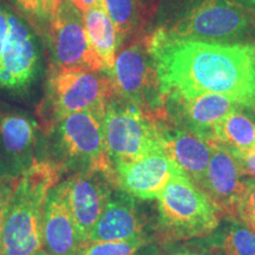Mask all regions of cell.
Here are the masks:
<instances>
[{"label": "cell", "instance_id": "obj_10", "mask_svg": "<svg viewBox=\"0 0 255 255\" xmlns=\"http://www.w3.org/2000/svg\"><path fill=\"white\" fill-rule=\"evenodd\" d=\"M41 68V46L36 30L8 9V33L0 57V87L21 91L30 87Z\"/></svg>", "mask_w": 255, "mask_h": 255}, {"label": "cell", "instance_id": "obj_18", "mask_svg": "<svg viewBox=\"0 0 255 255\" xmlns=\"http://www.w3.org/2000/svg\"><path fill=\"white\" fill-rule=\"evenodd\" d=\"M83 246L62 184L50 190L43 223V251L50 255H76Z\"/></svg>", "mask_w": 255, "mask_h": 255}, {"label": "cell", "instance_id": "obj_4", "mask_svg": "<svg viewBox=\"0 0 255 255\" xmlns=\"http://www.w3.org/2000/svg\"><path fill=\"white\" fill-rule=\"evenodd\" d=\"M158 234L165 242L205 238L219 227V210L202 190L178 171L157 199Z\"/></svg>", "mask_w": 255, "mask_h": 255}, {"label": "cell", "instance_id": "obj_19", "mask_svg": "<svg viewBox=\"0 0 255 255\" xmlns=\"http://www.w3.org/2000/svg\"><path fill=\"white\" fill-rule=\"evenodd\" d=\"M188 244L207 255H255V232L237 220L225 219L209 235Z\"/></svg>", "mask_w": 255, "mask_h": 255}, {"label": "cell", "instance_id": "obj_35", "mask_svg": "<svg viewBox=\"0 0 255 255\" xmlns=\"http://www.w3.org/2000/svg\"><path fill=\"white\" fill-rule=\"evenodd\" d=\"M2 178H4V177H2V176H0V181H1V180H2Z\"/></svg>", "mask_w": 255, "mask_h": 255}, {"label": "cell", "instance_id": "obj_23", "mask_svg": "<svg viewBox=\"0 0 255 255\" xmlns=\"http://www.w3.org/2000/svg\"><path fill=\"white\" fill-rule=\"evenodd\" d=\"M146 245L149 240L145 235L126 240L87 242L76 255H131Z\"/></svg>", "mask_w": 255, "mask_h": 255}, {"label": "cell", "instance_id": "obj_21", "mask_svg": "<svg viewBox=\"0 0 255 255\" xmlns=\"http://www.w3.org/2000/svg\"><path fill=\"white\" fill-rule=\"evenodd\" d=\"M212 143L234 150H253L255 146V113L240 108L226 116L213 130Z\"/></svg>", "mask_w": 255, "mask_h": 255}, {"label": "cell", "instance_id": "obj_9", "mask_svg": "<svg viewBox=\"0 0 255 255\" xmlns=\"http://www.w3.org/2000/svg\"><path fill=\"white\" fill-rule=\"evenodd\" d=\"M46 36L51 65L64 70L103 71L89 43L83 13L71 0L56 2Z\"/></svg>", "mask_w": 255, "mask_h": 255}, {"label": "cell", "instance_id": "obj_15", "mask_svg": "<svg viewBox=\"0 0 255 255\" xmlns=\"http://www.w3.org/2000/svg\"><path fill=\"white\" fill-rule=\"evenodd\" d=\"M119 189L138 200H155L180 171L162 150L128 163L115 165Z\"/></svg>", "mask_w": 255, "mask_h": 255}, {"label": "cell", "instance_id": "obj_1", "mask_svg": "<svg viewBox=\"0 0 255 255\" xmlns=\"http://www.w3.org/2000/svg\"><path fill=\"white\" fill-rule=\"evenodd\" d=\"M146 43L163 98L212 92L255 113V40L173 39L157 28Z\"/></svg>", "mask_w": 255, "mask_h": 255}, {"label": "cell", "instance_id": "obj_6", "mask_svg": "<svg viewBox=\"0 0 255 255\" xmlns=\"http://www.w3.org/2000/svg\"><path fill=\"white\" fill-rule=\"evenodd\" d=\"M163 123L114 95L108 102L103 119L105 149L114 167L162 150Z\"/></svg>", "mask_w": 255, "mask_h": 255}, {"label": "cell", "instance_id": "obj_2", "mask_svg": "<svg viewBox=\"0 0 255 255\" xmlns=\"http://www.w3.org/2000/svg\"><path fill=\"white\" fill-rule=\"evenodd\" d=\"M62 165L36 161L15 181L6 216L0 255H37L43 251V223L50 190L58 184Z\"/></svg>", "mask_w": 255, "mask_h": 255}, {"label": "cell", "instance_id": "obj_26", "mask_svg": "<svg viewBox=\"0 0 255 255\" xmlns=\"http://www.w3.org/2000/svg\"><path fill=\"white\" fill-rule=\"evenodd\" d=\"M15 181H17V177H4L0 181V253H1L2 234H4L6 216H7L9 205H11Z\"/></svg>", "mask_w": 255, "mask_h": 255}, {"label": "cell", "instance_id": "obj_38", "mask_svg": "<svg viewBox=\"0 0 255 255\" xmlns=\"http://www.w3.org/2000/svg\"><path fill=\"white\" fill-rule=\"evenodd\" d=\"M57 1H59V0H56V2H57Z\"/></svg>", "mask_w": 255, "mask_h": 255}, {"label": "cell", "instance_id": "obj_24", "mask_svg": "<svg viewBox=\"0 0 255 255\" xmlns=\"http://www.w3.org/2000/svg\"><path fill=\"white\" fill-rule=\"evenodd\" d=\"M34 30L46 36L53 11L46 0H9Z\"/></svg>", "mask_w": 255, "mask_h": 255}, {"label": "cell", "instance_id": "obj_29", "mask_svg": "<svg viewBox=\"0 0 255 255\" xmlns=\"http://www.w3.org/2000/svg\"><path fill=\"white\" fill-rule=\"evenodd\" d=\"M164 255H207V254L203 253V252H201L200 250H197L195 247L190 246L188 242H186V244L181 245V246L178 247H175L171 251L167 252Z\"/></svg>", "mask_w": 255, "mask_h": 255}, {"label": "cell", "instance_id": "obj_22", "mask_svg": "<svg viewBox=\"0 0 255 255\" xmlns=\"http://www.w3.org/2000/svg\"><path fill=\"white\" fill-rule=\"evenodd\" d=\"M104 2L121 46L138 23V2L137 0H104Z\"/></svg>", "mask_w": 255, "mask_h": 255}, {"label": "cell", "instance_id": "obj_27", "mask_svg": "<svg viewBox=\"0 0 255 255\" xmlns=\"http://www.w3.org/2000/svg\"><path fill=\"white\" fill-rule=\"evenodd\" d=\"M238 163L244 175L248 178L255 180V151L254 150H234L229 149Z\"/></svg>", "mask_w": 255, "mask_h": 255}, {"label": "cell", "instance_id": "obj_20", "mask_svg": "<svg viewBox=\"0 0 255 255\" xmlns=\"http://www.w3.org/2000/svg\"><path fill=\"white\" fill-rule=\"evenodd\" d=\"M90 46L103 66L104 72L113 69L119 50V39L105 2H100L83 13Z\"/></svg>", "mask_w": 255, "mask_h": 255}, {"label": "cell", "instance_id": "obj_7", "mask_svg": "<svg viewBox=\"0 0 255 255\" xmlns=\"http://www.w3.org/2000/svg\"><path fill=\"white\" fill-rule=\"evenodd\" d=\"M105 113L82 111L66 116L47 130L62 168L100 170L116 177L115 168L105 149L103 119Z\"/></svg>", "mask_w": 255, "mask_h": 255}, {"label": "cell", "instance_id": "obj_31", "mask_svg": "<svg viewBox=\"0 0 255 255\" xmlns=\"http://www.w3.org/2000/svg\"><path fill=\"white\" fill-rule=\"evenodd\" d=\"M131 255H161L159 254V250L156 246H151V245H146V246L142 247L136 253Z\"/></svg>", "mask_w": 255, "mask_h": 255}, {"label": "cell", "instance_id": "obj_14", "mask_svg": "<svg viewBox=\"0 0 255 255\" xmlns=\"http://www.w3.org/2000/svg\"><path fill=\"white\" fill-rule=\"evenodd\" d=\"M246 182L247 177L229 149L213 143L212 157L199 189L214 203L221 218L234 219Z\"/></svg>", "mask_w": 255, "mask_h": 255}, {"label": "cell", "instance_id": "obj_13", "mask_svg": "<svg viewBox=\"0 0 255 255\" xmlns=\"http://www.w3.org/2000/svg\"><path fill=\"white\" fill-rule=\"evenodd\" d=\"M240 108L244 107L227 96L212 92L164 97L165 122L186 129L208 142H212L214 128Z\"/></svg>", "mask_w": 255, "mask_h": 255}, {"label": "cell", "instance_id": "obj_33", "mask_svg": "<svg viewBox=\"0 0 255 255\" xmlns=\"http://www.w3.org/2000/svg\"><path fill=\"white\" fill-rule=\"evenodd\" d=\"M46 2H47V5H49V7L52 9H55V6H56V0H46Z\"/></svg>", "mask_w": 255, "mask_h": 255}, {"label": "cell", "instance_id": "obj_32", "mask_svg": "<svg viewBox=\"0 0 255 255\" xmlns=\"http://www.w3.org/2000/svg\"><path fill=\"white\" fill-rule=\"evenodd\" d=\"M235 1L239 2L247 11H250L251 13L255 14V0H235Z\"/></svg>", "mask_w": 255, "mask_h": 255}, {"label": "cell", "instance_id": "obj_30", "mask_svg": "<svg viewBox=\"0 0 255 255\" xmlns=\"http://www.w3.org/2000/svg\"><path fill=\"white\" fill-rule=\"evenodd\" d=\"M71 1L77 6V8L82 13H85V12L89 11L91 7H94L100 2H103L104 0H71Z\"/></svg>", "mask_w": 255, "mask_h": 255}, {"label": "cell", "instance_id": "obj_28", "mask_svg": "<svg viewBox=\"0 0 255 255\" xmlns=\"http://www.w3.org/2000/svg\"><path fill=\"white\" fill-rule=\"evenodd\" d=\"M8 33V9L0 5V57Z\"/></svg>", "mask_w": 255, "mask_h": 255}, {"label": "cell", "instance_id": "obj_17", "mask_svg": "<svg viewBox=\"0 0 255 255\" xmlns=\"http://www.w3.org/2000/svg\"><path fill=\"white\" fill-rule=\"evenodd\" d=\"M145 219L143 218L136 199L120 189L113 193L87 242L116 241L143 237Z\"/></svg>", "mask_w": 255, "mask_h": 255}, {"label": "cell", "instance_id": "obj_11", "mask_svg": "<svg viewBox=\"0 0 255 255\" xmlns=\"http://www.w3.org/2000/svg\"><path fill=\"white\" fill-rule=\"evenodd\" d=\"M39 123L25 111L0 103V176L18 177L37 161Z\"/></svg>", "mask_w": 255, "mask_h": 255}, {"label": "cell", "instance_id": "obj_3", "mask_svg": "<svg viewBox=\"0 0 255 255\" xmlns=\"http://www.w3.org/2000/svg\"><path fill=\"white\" fill-rule=\"evenodd\" d=\"M158 30L173 39L246 43L255 40V17L235 0H182Z\"/></svg>", "mask_w": 255, "mask_h": 255}, {"label": "cell", "instance_id": "obj_36", "mask_svg": "<svg viewBox=\"0 0 255 255\" xmlns=\"http://www.w3.org/2000/svg\"><path fill=\"white\" fill-rule=\"evenodd\" d=\"M142 1H148V0H142Z\"/></svg>", "mask_w": 255, "mask_h": 255}, {"label": "cell", "instance_id": "obj_12", "mask_svg": "<svg viewBox=\"0 0 255 255\" xmlns=\"http://www.w3.org/2000/svg\"><path fill=\"white\" fill-rule=\"evenodd\" d=\"M60 184L84 245L117 187L116 177L100 170H82Z\"/></svg>", "mask_w": 255, "mask_h": 255}, {"label": "cell", "instance_id": "obj_5", "mask_svg": "<svg viewBox=\"0 0 255 255\" xmlns=\"http://www.w3.org/2000/svg\"><path fill=\"white\" fill-rule=\"evenodd\" d=\"M113 96V84L107 72L64 70L50 64L45 95L39 105L41 127L47 131L64 117L82 111L105 113Z\"/></svg>", "mask_w": 255, "mask_h": 255}, {"label": "cell", "instance_id": "obj_25", "mask_svg": "<svg viewBox=\"0 0 255 255\" xmlns=\"http://www.w3.org/2000/svg\"><path fill=\"white\" fill-rule=\"evenodd\" d=\"M255 232V180L247 177L246 190L235 210L234 219Z\"/></svg>", "mask_w": 255, "mask_h": 255}, {"label": "cell", "instance_id": "obj_8", "mask_svg": "<svg viewBox=\"0 0 255 255\" xmlns=\"http://www.w3.org/2000/svg\"><path fill=\"white\" fill-rule=\"evenodd\" d=\"M107 73L115 96L137 105L155 120L165 122L164 98L159 91L146 38L124 47Z\"/></svg>", "mask_w": 255, "mask_h": 255}, {"label": "cell", "instance_id": "obj_16", "mask_svg": "<svg viewBox=\"0 0 255 255\" xmlns=\"http://www.w3.org/2000/svg\"><path fill=\"white\" fill-rule=\"evenodd\" d=\"M162 150L199 188L212 157L213 143L182 128L162 124Z\"/></svg>", "mask_w": 255, "mask_h": 255}, {"label": "cell", "instance_id": "obj_34", "mask_svg": "<svg viewBox=\"0 0 255 255\" xmlns=\"http://www.w3.org/2000/svg\"><path fill=\"white\" fill-rule=\"evenodd\" d=\"M37 255H50L49 253H46L45 251H41V252H39V253H38Z\"/></svg>", "mask_w": 255, "mask_h": 255}, {"label": "cell", "instance_id": "obj_37", "mask_svg": "<svg viewBox=\"0 0 255 255\" xmlns=\"http://www.w3.org/2000/svg\"><path fill=\"white\" fill-rule=\"evenodd\" d=\"M253 150H254V151H255V146H254V149H253Z\"/></svg>", "mask_w": 255, "mask_h": 255}]
</instances>
